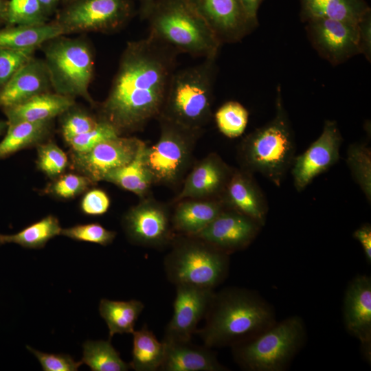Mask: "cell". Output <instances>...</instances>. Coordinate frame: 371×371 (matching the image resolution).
<instances>
[{
    "instance_id": "1",
    "label": "cell",
    "mask_w": 371,
    "mask_h": 371,
    "mask_svg": "<svg viewBox=\"0 0 371 371\" xmlns=\"http://www.w3.org/2000/svg\"><path fill=\"white\" fill-rule=\"evenodd\" d=\"M179 53L148 35L128 41L98 117L120 135L142 131L160 114Z\"/></svg>"
},
{
    "instance_id": "2",
    "label": "cell",
    "mask_w": 371,
    "mask_h": 371,
    "mask_svg": "<svg viewBox=\"0 0 371 371\" xmlns=\"http://www.w3.org/2000/svg\"><path fill=\"white\" fill-rule=\"evenodd\" d=\"M202 328L196 330L210 348L234 346L276 323L273 308L258 294L229 288L214 293Z\"/></svg>"
},
{
    "instance_id": "3",
    "label": "cell",
    "mask_w": 371,
    "mask_h": 371,
    "mask_svg": "<svg viewBox=\"0 0 371 371\" xmlns=\"http://www.w3.org/2000/svg\"><path fill=\"white\" fill-rule=\"evenodd\" d=\"M295 157L294 133L278 86L274 117L243 139L238 146V159L240 168L260 173L280 186Z\"/></svg>"
},
{
    "instance_id": "4",
    "label": "cell",
    "mask_w": 371,
    "mask_h": 371,
    "mask_svg": "<svg viewBox=\"0 0 371 371\" xmlns=\"http://www.w3.org/2000/svg\"><path fill=\"white\" fill-rule=\"evenodd\" d=\"M146 20L148 36L179 54L216 58L222 43L189 0H155Z\"/></svg>"
},
{
    "instance_id": "5",
    "label": "cell",
    "mask_w": 371,
    "mask_h": 371,
    "mask_svg": "<svg viewBox=\"0 0 371 371\" xmlns=\"http://www.w3.org/2000/svg\"><path fill=\"white\" fill-rule=\"evenodd\" d=\"M216 59L204 58L199 64L175 70L157 118L203 130L212 114Z\"/></svg>"
},
{
    "instance_id": "6",
    "label": "cell",
    "mask_w": 371,
    "mask_h": 371,
    "mask_svg": "<svg viewBox=\"0 0 371 371\" xmlns=\"http://www.w3.org/2000/svg\"><path fill=\"white\" fill-rule=\"evenodd\" d=\"M52 91L76 99L82 98L93 106L89 92L94 74L95 56L90 42L84 37H55L42 45Z\"/></svg>"
},
{
    "instance_id": "7",
    "label": "cell",
    "mask_w": 371,
    "mask_h": 371,
    "mask_svg": "<svg viewBox=\"0 0 371 371\" xmlns=\"http://www.w3.org/2000/svg\"><path fill=\"white\" fill-rule=\"evenodd\" d=\"M164 260L166 276L171 283L212 289L227 275L229 254L193 236L177 234Z\"/></svg>"
},
{
    "instance_id": "8",
    "label": "cell",
    "mask_w": 371,
    "mask_h": 371,
    "mask_svg": "<svg viewBox=\"0 0 371 371\" xmlns=\"http://www.w3.org/2000/svg\"><path fill=\"white\" fill-rule=\"evenodd\" d=\"M305 337L302 319L291 316L232 346L234 357L246 370L282 371L302 348Z\"/></svg>"
},
{
    "instance_id": "9",
    "label": "cell",
    "mask_w": 371,
    "mask_h": 371,
    "mask_svg": "<svg viewBox=\"0 0 371 371\" xmlns=\"http://www.w3.org/2000/svg\"><path fill=\"white\" fill-rule=\"evenodd\" d=\"M160 135L153 146H146L144 159L154 184L174 186L186 177L193 150L203 130L192 129L157 118Z\"/></svg>"
},
{
    "instance_id": "10",
    "label": "cell",
    "mask_w": 371,
    "mask_h": 371,
    "mask_svg": "<svg viewBox=\"0 0 371 371\" xmlns=\"http://www.w3.org/2000/svg\"><path fill=\"white\" fill-rule=\"evenodd\" d=\"M135 0H74L63 5L53 20L64 35L122 30L137 10Z\"/></svg>"
},
{
    "instance_id": "11",
    "label": "cell",
    "mask_w": 371,
    "mask_h": 371,
    "mask_svg": "<svg viewBox=\"0 0 371 371\" xmlns=\"http://www.w3.org/2000/svg\"><path fill=\"white\" fill-rule=\"evenodd\" d=\"M122 226L130 242L146 247H164L176 236L169 207L150 196L129 208L122 218Z\"/></svg>"
},
{
    "instance_id": "12",
    "label": "cell",
    "mask_w": 371,
    "mask_h": 371,
    "mask_svg": "<svg viewBox=\"0 0 371 371\" xmlns=\"http://www.w3.org/2000/svg\"><path fill=\"white\" fill-rule=\"evenodd\" d=\"M144 142L135 137L118 135L104 140L91 150L71 153L73 169L94 184L103 181L110 171L131 162Z\"/></svg>"
},
{
    "instance_id": "13",
    "label": "cell",
    "mask_w": 371,
    "mask_h": 371,
    "mask_svg": "<svg viewBox=\"0 0 371 371\" xmlns=\"http://www.w3.org/2000/svg\"><path fill=\"white\" fill-rule=\"evenodd\" d=\"M308 38L318 54L333 65L360 54L357 24L325 18L306 21Z\"/></svg>"
},
{
    "instance_id": "14",
    "label": "cell",
    "mask_w": 371,
    "mask_h": 371,
    "mask_svg": "<svg viewBox=\"0 0 371 371\" xmlns=\"http://www.w3.org/2000/svg\"><path fill=\"white\" fill-rule=\"evenodd\" d=\"M342 136L335 120H326L319 137L302 154L295 156L291 168L295 189L300 192L340 158Z\"/></svg>"
},
{
    "instance_id": "15",
    "label": "cell",
    "mask_w": 371,
    "mask_h": 371,
    "mask_svg": "<svg viewBox=\"0 0 371 371\" xmlns=\"http://www.w3.org/2000/svg\"><path fill=\"white\" fill-rule=\"evenodd\" d=\"M173 315L168 324L164 339L189 341L205 316L214 295V289L177 285Z\"/></svg>"
},
{
    "instance_id": "16",
    "label": "cell",
    "mask_w": 371,
    "mask_h": 371,
    "mask_svg": "<svg viewBox=\"0 0 371 371\" xmlns=\"http://www.w3.org/2000/svg\"><path fill=\"white\" fill-rule=\"evenodd\" d=\"M261 227L252 218L227 209L193 236L229 254L247 247L256 237Z\"/></svg>"
},
{
    "instance_id": "17",
    "label": "cell",
    "mask_w": 371,
    "mask_h": 371,
    "mask_svg": "<svg viewBox=\"0 0 371 371\" xmlns=\"http://www.w3.org/2000/svg\"><path fill=\"white\" fill-rule=\"evenodd\" d=\"M346 330L361 343L363 356L371 357V278L359 275L347 286L344 298Z\"/></svg>"
},
{
    "instance_id": "18",
    "label": "cell",
    "mask_w": 371,
    "mask_h": 371,
    "mask_svg": "<svg viewBox=\"0 0 371 371\" xmlns=\"http://www.w3.org/2000/svg\"><path fill=\"white\" fill-rule=\"evenodd\" d=\"M222 43L241 41L254 28L238 0H189Z\"/></svg>"
},
{
    "instance_id": "19",
    "label": "cell",
    "mask_w": 371,
    "mask_h": 371,
    "mask_svg": "<svg viewBox=\"0 0 371 371\" xmlns=\"http://www.w3.org/2000/svg\"><path fill=\"white\" fill-rule=\"evenodd\" d=\"M233 169L216 153L209 154L194 165L174 202L186 199H221Z\"/></svg>"
},
{
    "instance_id": "20",
    "label": "cell",
    "mask_w": 371,
    "mask_h": 371,
    "mask_svg": "<svg viewBox=\"0 0 371 371\" xmlns=\"http://www.w3.org/2000/svg\"><path fill=\"white\" fill-rule=\"evenodd\" d=\"M221 199L228 209L252 218L261 226L265 225L268 205L252 173L234 168Z\"/></svg>"
},
{
    "instance_id": "21",
    "label": "cell",
    "mask_w": 371,
    "mask_h": 371,
    "mask_svg": "<svg viewBox=\"0 0 371 371\" xmlns=\"http://www.w3.org/2000/svg\"><path fill=\"white\" fill-rule=\"evenodd\" d=\"M51 91L52 84L44 60L34 56L0 89V108L20 104Z\"/></svg>"
},
{
    "instance_id": "22",
    "label": "cell",
    "mask_w": 371,
    "mask_h": 371,
    "mask_svg": "<svg viewBox=\"0 0 371 371\" xmlns=\"http://www.w3.org/2000/svg\"><path fill=\"white\" fill-rule=\"evenodd\" d=\"M164 357L162 371H226L210 348L193 344L191 340L163 339Z\"/></svg>"
},
{
    "instance_id": "23",
    "label": "cell",
    "mask_w": 371,
    "mask_h": 371,
    "mask_svg": "<svg viewBox=\"0 0 371 371\" xmlns=\"http://www.w3.org/2000/svg\"><path fill=\"white\" fill-rule=\"evenodd\" d=\"M177 203L172 225L175 232L181 235H196L228 209L221 199H186Z\"/></svg>"
},
{
    "instance_id": "24",
    "label": "cell",
    "mask_w": 371,
    "mask_h": 371,
    "mask_svg": "<svg viewBox=\"0 0 371 371\" xmlns=\"http://www.w3.org/2000/svg\"><path fill=\"white\" fill-rule=\"evenodd\" d=\"M75 103L74 98L51 91L2 110L8 124L21 122H41L53 120Z\"/></svg>"
},
{
    "instance_id": "25",
    "label": "cell",
    "mask_w": 371,
    "mask_h": 371,
    "mask_svg": "<svg viewBox=\"0 0 371 371\" xmlns=\"http://www.w3.org/2000/svg\"><path fill=\"white\" fill-rule=\"evenodd\" d=\"M60 35H64L62 29L54 21L41 25H6L0 30V47L37 49Z\"/></svg>"
},
{
    "instance_id": "26",
    "label": "cell",
    "mask_w": 371,
    "mask_h": 371,
    "mask_svg": "<svg viewBox=\"0 0 371 371\" xmlns=\"http://www.w3.org/2000/svg\"><path fill=\"white\" fill-rule=\"evenodd\" d=\"M303 19L325 18L357 24L370 10L364 0H301Z\"/></svg>"
},
{
    "instance_id": "27",
    "label": "cell",
    "mask_w": 371,
    "mask_h": 371,
    "mask_svg": "<svg viewBox=\"0 0 371 371\" xmlns=\"http://www.w3.org/2000/svg\"><path fill=\"white\" fill-rule=\"evenodd\" d=\"M53 120L8 124L6 134L0 142V159L44 142L52 133Z\"/></svg>"
},
{
    "instance_id": "28",
    "label": "cell",
    "mask_w": 371,
    "mask_h": 371,
    "mask_svg": "<svg viewBox=\"0 0 371 371\" xmlns=\"http://www.w3.org/2000/svg\"><path fill=\"white\" fill-rule=\"evenodd\" d=\"M146 146L144 143L131 162L108 172L103 181L131 192L140 199L148 196L154 183L144 159Z\"/></svg>"
},
{
    "instance_id": "29",
    "label": "cell",
    "mask_w": 371,
    "mask_h": 371,
    "mask_svg": "<svg viewBox=\"0 0 371 371\" xmlns=\"http://www.w3.org/2000/svg\"><path fill=\"white\" fill-rule=\"evenodd\" d=\"M144 308V304L137 300L115 301L102 299L99 313L108 326L109 338L115 334H132Z\"/></svg>"
},
{
    "instance_id": "30",
    "label": "cell",
    "mask_w": 371,
    "mask_h": 371,
    "mask_svg": "<svg viewBox=\"0 0 371 371\" xmlns=\"http://www.w3.org/2000/svg\"><path fill=\"white\" fill-rule=\"evenodd\" d=\"M133 335L132 361L130 368L136 371L159 370L162 364L165 346L146 325L134 330Z\"/></svg>"
},
{
    "instance_id": "31",
    "label": "cell",
    "mask_w": 371,
    "mask_h": 371,
    "mask_svg": "<svg viewBox=\"0 0 371 371\" xmlns=\"http://www.w3.org/2000/svg\"><path fill=\"white\" fill-rule=\"evenodd\" d=\"M61 229L58 219L48 215L16 234H0V245L15 243L27 249H41L49 240L60 235Z\"/></svg>"
},
{
    "instance_id": "32",
    "label": "cell",
    "mask_w": 371,
    "mask_h": 371,
    "mask_svg": "<svg viewBox=\"0 0 371 371\" xmlns=\"http://www.w3.org/2000/svg\"><path fill=\"white\" fill-rule=\"evenodd\" d=\"M82 363L92 371H126L129 364L124 362L110 340L86 341L83 345Z\"/></svg>"
},
{
    "instance_id": "33",
    "label": "cell",
    "mask_w": 371,
    "mask_h": 371,
    "mask_svg": "<svg viewBox=\"0 0 371 371\" xmlns=\"http://www.w3.org/2000/svg\"><path fill=\"white\" fill-rule=\"evenodd\" d=\"M347 165L354 180L371 201V150L363 143L350 144L347 151Z\"/></svg>"
},
{
    "instance_id": "34",
    "label": "cell",
    "mask_w": 371,
    "mask_h": 371,
    "mask_svg": "<svg viewBox=\"0 0 371 371\" xmlns=\"http://www.w3.org/2000/svg\"><path fill=\"white\" fill-rule=\"evenodd\" d=\"M214 117L220 132L227 137L235 138L244 133L249 112L240 103L228 101L216 111Z\"/></svg>"
},
{
    "instance_id": "35",
    "label": "cell",
    "mask_w": 371,
    "mask_h": 371,
    "mask_svg": "<svg viewBox=\"0 0 371 371\" xmlns=\"http://www.w3.org/2000/svg\"><path fill=\"white\" fill-rule=\"evenodd\" d=\"M49 19L38 0L8 1L6 25H41Z\"/></svg>"
},
{
    "instance_id": "36",
    "label": "cell",
    "mask_w": 371,
    "mask_h": 371,
    "mask_svg": "<svg viewBox=\"0 0 371 371\" xmlns=\"http://www.w3.org/2000/svg\"><path fill=\"white\" fill-rule=\"evenodd\" d=\"M59 117L61 133L67 143L74 137L94 128L100 121L97 115L80 109L76 103Z\"/></svg>"
},
{
    "instance_id": "37",
    "label": "cell",
    "mask_w": 371,
    "mask_h": 371,
    "mask_svg": "<svg viewBox=\"0 0 371 371\" xmlns=\"http://www.w3.org/2000/svg\"><path fill=\"white\" fill-rule=\"evenodd\" d=\"M38 168L51 179L61 175L69 165L66 153L52 142L37 146Z\"/></svg>"
},
{
    "instance_id": "38",
    "label": "cell",
    "mask_w": 371,
    "mask_h": 371,
    "mask_svg": "<svg viewBox=\"0 0 371 371\" xmlns=\"http://www.w3.org/2000/svg\"><path fill=\"white\" fill-rule=\"evenodd\" d=\"M60 235L72 240L106 246L113 241L116 232L98 223L78 224L61 229Z\"/></svg>"
},
{
    "instance_id": "39",
    "label": "cell",
    "mask_w": 371,
    "mask_h": 371,
    "mask_svg": "<svg viewBox=\"0 0 371 371\" xmlns=\"http://www.w3.org/2000/svg\"><path fill=\"white\" fill-rule=\"evenodd\" d=\"M45 192L58 198L71 199L85 192L94 183L80 173H67L54 179Z\"/></svg>"
},
{
    "instance_id": "40",
    "label": "cell",
    "mask_w": 371,
    "mask_h": 371,
    "mask_svg": "<svg viewBox=\"0 0 371 371\" xmlns=\"http://www.w3.org/2000/svg\"><path fill=\"white\" fill-rule=\"evenodd\" d=\"M120 135L117 130L110 124L100 120L94 128L71 138L68 142L72 151L86 152L99 143Z\"/></svg>"
},
{
    "instance_id": "41",
    "label": "cell",
    "mask_w": 371,
    "mask_h": 371,
    "mask_svg": "<svg viewBox=\"0 0 371 371\" xmlns=\"http://www.w3.org/2000/svg\"><path fill=\"white\" fill-rule=\"evenodd\" d=\"M36 49H12L0 47V89L34 56Z\"/></svg>"
},
{
    "instance_id": "42",
    "label": "cell",
    "mask_w": 371,
    "mask_h": 371,
    "mask_svg": "<svg viewBox=\"0 0 371 371\" xmlns=\"http://www.w3.org/2000/svg\"><path fill=\"white\" fill-rule=\"evenodd\" d=\"M27 349L38 359L43 371H76L82 364L69 355L43 352L28 346Z\"/></svg>"
},
{
    "instance_id": "43",
    "label": "cell",
    "mask_w": 371,
    "mask_h": 371,
    "mask_svg": "<svg viewBox=\"0 0 371 371\" xmlns=\"http://www.w3.org/2000/svg\"><path fill=\"white\" fill-rule=\"evenodd\" d=\"M110 206L108 195L102 190L93 189L88 191L83 196L80 209L89 216H100L107 212Z\"/></svg>"
},
{
    "instance_id": "44",
    "label": "cell",
    "mask_w": 371,
    "mask_h": 371,
    "mask_svg": "<svg viewBox=\"0 0 371 371\" xmlns=\"http://www.w3.org/2000/svg\"><path fill=\"white\" fill-rule=\"evenodd\" d=\"M359 53L371 60V12H366L357 23Z\"/></svg>"
},
{
    "instance_id": "45",
    "label": "cell",
    "mask_w": 371,
    "mask_h": 371,
    "mask_svg": "<svg viewBox=\"0 0 371 371\" xmlns=\"http://www.w3.org/2000/svg\"><path fill=\"white\" fill-rule=\"evenodd\" d=\"M353 237L361 244L367 262L371 263V226L366 223L360 226L353 233Z\"/></svg>"
},
{
    "instance_id": "46",
    "label": "cell",
    "mask_w": 371,
    "mask_h": 371,
    "mask_svg": "<svg viewBox=\"0 0 371 371\" xmlns=\"http://www.w3.org/2000/svg\"><path fill=\"white\" fill-rule=\"evenodd\" d=\"M243 11L251 25L255 27L258 25L257 14L262 0H238Z\"/></svg>"
},
{
    "instance_id": "47",
    "label": "cell",
    "mask_w": 371,
    "mask_h": 371,
    "mask_svg": "<svg viewBox=\"0 0 371 371\" xmlns=\"http://www.w3.org/2000/svg\"><path fill=\"white\" fill-rule=\"evenodd\" d=\"M39 3L48 18H50L53 14H56L58 10V5L60 3V0H38Z\"/></svg>"
},
{
    "instance_id": "48",
    "label": "cell",
    "mask_w": 371,
    "mask_h": 371,
    "mask_svg": "<svg viewBox=\"0 0 371 371\" xmlns=\"http://www.w3.org/2000/svg\"><path fill=\"white\" fill-rule=\"evenodd\" d=\"M138 3L137 14L141 20H146L147 14L155 0H135Z\"/></svg>"
},
{
    "instance_id": "49",
    "label": "cell",
    "mask_w": 371,
    "mask_h": 371,
    "mask_svg": "<svg viewBox=\"0 0 371 371\" xmlns=\"http://www.w3.org/2000/svg\"><path fill=\"white\" fill-rule=\"evenodd\" d=\"M8 0H0V23L6 21Z\"/></svg>"
},
{
    "instance_id": "50",
    "label": "cell",
    "mask_w": 371,
    "mask_h": 371,
    "mask_svg": "<svg viewBox=\"0 0 371 371\" xmlns=\"http://www.w3.org/2000/svg\"><path fill=\"white\" fill-rule=\"evenodd\" d=\"M8 126V124L7 120H0V135H2L5 131H7Z\"/></svg>"
},
{
    "instance_id": "51",
    "label": "cell",
    "mask_w": 371,
    "mask_h": 371,
    "mask_svg": "<svg viewBox=\"0 0 371 371\" xmlns=\"http://www.w3.org/2000/svg\"><path fill=\"white\" fill-rule=\"evenodd\" d=\"M72 1H74V0H60V3L63 5H64V4H66V3H69V2H71Z\"/></svg>"
}]
</instances>
